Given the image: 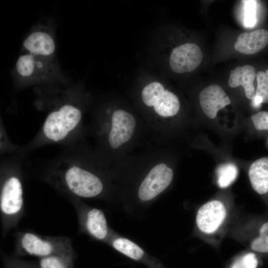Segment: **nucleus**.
Returning <instances> with one entry per match:
<instances>
[{
	"label": "nucleus",
	"instance_id": "nucleus-1",
	"mask_svg": "<svg viewBox=\"0 0 268 268\" xmlns=\"http://www.w3.org/2000/svg\"><path fill=\"white\" fill-rule=\"evenodd\" d=\"M54 255L75 257L71 240L63 236H48L25 231L18 233L14 257L39 258Z\"/></svg>",
	"mask_w": 268,
	"mask_h": 268
},
{
	"label": "nucleus",
	"instance_id": "nucleus-2",
	"mask_svg": "<svg viewBox=\"0 0 268 268\" xmlns=\"http://www.w3.org/2000/svg\"><path fill=\"white\" fill-rule=\"evenodd\" d=\"M23 207L21 183L16 177H9L3 184L0 196L3 234L16 226L22 215Z\"/></svg>",
	"mask_w": 268,
	"mask_h": 268
},
{
	"label": "nucleus",
	"instance_id": "nucleus-3",
	"mask_svg": "<svg viewBox=\"0 0 268 268\" xmlns=\"http://www.w3.org/2000/svg\"><path fill=\"white\" fill-rule=\"evenodd\" d=\"M81 118V113L78 109L65 105L48 116L43 127L44 133L48 138L59 141L77 125Z\"/></svg>",
	"mask_w": 268,
	"mask_h": 268
},
{
	"label": "nucleus",
	"instance_id": "nucleus-4",
	"mask_svg": "<svg viewBox=\"0 0 268 268\" xmlns=\"http://www.w3.org/2000/svg\"><path fill=\"white\" fill-rule=\"evenodd\" d=\"M141 98L146 105L153 106L155 112L162 117L173 116L180 108L177 96L165 90L163 85L158 82H153L145 86L141 92Z\"/></svg>",
	"mask_w": 268,
	"mask_h": 268
},
{
	"label": "nucleus",
	"instance_id": "nucleus-5",
	"mask_svg": "<svg viewBox=\"0 0 268 268\" xmlns=\"http://www.w3.org/2000/svg\"><path fill=\"white\" fill-rule=\"evenodd\" d=\"M65 181L69 190L75 195L82 198H93L100 194L103 185L94 174L73 166L65 174Z\"/></svg>",
	"mask_w": 268,
	"mask_h": 268
},
{
	"label": "nucleus",
	"instance_id": "nucleus-6",
	"mask_svg": "<svg viewBox=\"0 0 268 268\" xmlns=\"http://www.w3.org/2000/svg\"><path fill=\"white\" fill-rule=\"evenodd\" d=\"M173 170L164 163L155 166L141 183L138 192L139 198L149 201L162 192L171 183Z\"/></svg>",
	"mask_w": 268,
	"mask_h": 268
},
{
	"label": "nucleus",
	"instance_id": "nucleus-7",
	"mask_svg": "<svg viewBox=\"0 0 268 268\" xmlns=\"http://www.w3.org/2000/svg\"><path fill=\"white\" fill-rule=\"evenodd\" d=\"M202 51L197 45L188 43L172 49L169 58L171 69L176 73L191 72L202 62Z\"/></svg>",
	"mask_w": 268,
	"mask_h": 268
},
{
	"label": "nucleus",
	"instance_id": "nucleus-8",
	"mask_svg": "<svg viewBox=\"0 0 268 268\" xmlns=\"http://www.w3.org/2000/svg\"><path fill=\"white\" fill-rule=\"evenodd\" d=\"M226 209L224 204L218 200L204 203L199 209L196 223L199 230L207 234L217 231L226 219Z\"/></svg>",
	"mask_w": 268,
	"mask_h": 268
},
{
	"label": "nucleus",
	"instance_id": "nucleus-9",
	"mask_svg": "<svg viewBox=\"0 0 268 268\" xmlns=\"http://www.w3.org/2000/svg\"><path fill=\"white\" fill-rule=\"evenodd\" d=\"M55 61L26 52L20 56L16 63V69L23 78L48 76L53 70Z\"/></svg>",
	"mask_w": 268,
	"mask_h": 268
},
{
	"label": "nucleus",
	"instance_id": "nucleus-10",
	"mask_svg": "<svg viewBox=\"0 0 268 268\" xmlns=\"http://www.w3.org/2000/svg\"><path fill=\"white\" fill-rule=\"evenodd\" d=\"M135 127L134 117L121 109L115 111L112 117V128L109 135L110 145L117 148L131 138Z\"/></svg>",
	"mask_w": 268,
	"mask_h": 268
},
{
	"label": "nucleus",
	"instance_id": "nucleus-11",
	"mask_svg": "<svg viewBox=\"0 0 268 268\" xmlns=\"http://www.w3.org/2000/svg\"><path fill=\"white\" fill-rule=\"evenodd\" d=\"M201 107L210 119H214L219 110L231 103V100L223 89L218 85L206 87L199 94Z\"/></svg>",
	"mask_w": 268,
	"mask_h": 268
},
{
	"label": "nucleus",
	"instance_id": "nucleus-12",
	"mask_svg": "<svg viewBox=\"0 0 268 268\" xmlns=\"http://www.w3.org/2000/svg\"><path fill=\"white\" fill-rule=\"evenodd\" d=\"M26 52L56 61V46L52 37L42 31L29 34L23 43Z\"/></svg>",
	"mask_w": 268,
	"mask_h": 268
},
{
	"label": "nucleus",
	"instance_id": "nucleus-13",
	"mask_svg": "<svg viewBox=\"0 0 268 268\" xmlns=\"http://www.w3.org/2000/svg\"><path fill=\"white\" fill-rule=\"evenodd\" d=\"M268 44V31L260 29L241 33L238 36L234 47L242 54L251 55L260 51Z\"/></svg>",
	"mask_w": 268,
	"mask_h": 268
},
{
	"label": "nucleus",
	"instance_id": "nucleus-14",
	"mask_svg": "<svg viewBox=\"0 0 268 268\" xmlns=\"http://www.w3.org/2000/svg\"><path fill=\"white\" fill-rule=\"evenodd\" d=\"M256 76L255 68L252 66H238L230 71L228 84L232 88L242 86L247 98L253 99L255 95L253 83Z\"/></svg>",
	"mask_w": 268,
	"mask_h": 268
},
{
	"label": "nucleus",
	"instance_id": "nucleus-15",
	"mask_svg": "<svg viewBox=\"0 0 268 268\" xmlns=\"http://www.w3.org/2000/svg\"><path fill=\"white\" fill-rule=\"evenodd\" d=\"M249 178L253 189L258 194L268 193V157L261 158L251 164Z\"/></svg>",
	"mask_w": 268,
	"mask_h": 268
},
{
	"label": "nucleus",
	"instance_id": "nucleus-16",
	"mask_svg": "<svg viewBox=\"0 0 268 268\" xmlns=\"http://www.w3.org/2000/svg\"><path fill=\"white\" fill-rule=\"evenodd\" d=\"M84 224L86 230L94 238L103 240L107 237L108 226L105 215L101 210H89L86 214Z\"/></svg>",
	"mask_w": 268,
	"mask_h": 268
},
{
	"label": "nucleus",
	"instance_id": "nucleus-17",
	"mask_svg": "<svg viewBox=\"0 0 268 268\" xmlns=\"http://www.w3.org/2000/svg\"><path fill=\"white\" fill-rule=\"evenodd\" d=\"M112 246L116 250L134 260L139 261L144 259L142 249L127 239L117 238L113 241Z\"/></svg>",
	"mask_w": 268,
	"mask_h": 268
},
{
	"label": "nucleus",
	"instance_id": "nucleus-18",
	"mask_svg": "<svg viewBox=\"0 0 268 268\" xmlns=\"http://www.w3.org/2000/svg\"><path fill=\"white\" fill-rule=\"evenodd\" d=\"M75 257L54 255L39 258L37 263L39 268H74Z\"/></svg>",
	"mask_w": 268,
	"mask_h": 268
},
{
	"label": "nucleus",
	"instance_id": "nucleus-19",
	"mask_svg": "<svg viewBox=\"0 0 268 268\" xmlns=\"http://www.w3.org/2000/svg\"><path fill=\"white\" fill-rule=\"evenodd\" d=\"M238 172L236 166L231 163H224L219 166L216 170L218 186L221 188L229 186L237 178Z\"/></svg>",
	"mask_w": 268,
	"mask_h": 268
},
{
	"label": "nucleus",
	"instance_id": "nucleus-20",
	"mask_svg": "<svg viewBox=\"0 0 268 268\" xmlns=\"http://www.w3.org/2000/svg\"><path fill=\"white\" fill-rule=\"evenodd\" d=\"M256 78L257 86L253 100L254 105L257 107L262 103H268V69L266 72L259 71Z\"/></svg>",
	"mask_w": 268,
	"mask_h": 268
},
{
	"label": "nucleus",
	"instance_id": "nucleus-21",
	"mask_svg": "<svg viewBox=\"0 0 268 268\" xmlns=\"http://www.w3.org/2000/svg\"><path fill=\"white\" fill-rule=\"evenodd\" d=\"M258 234L252 241L251 249L256 253H268V221L261 225Z\"/></svg>",
	"mask_w": 268,
	"mask_h": 268
},
{
	"label": "nucleus",
	"instance_id": "nucleus-22",
	"mask_svg": "<svg viewBox=\"0 0 268 268\" xmlns=\"http://www.w3.org/2000/svg\"><path fill=\"white\" fill-rule=\"evenodd\" d=\"M259 260L253 252H248L235 258L229 266V268H258Z\"/></svg>",
	"mask_w": 268,
	"mask_h": 268
},
{
	"label": "nucleus",
	"instance_id": "nucleus-23",
	"mask_svg": "<svg viewBox=\"0 0 268 268\" xmlns=\"http://www.w3.org/2000/svg\"><path fill=\"white\" fill-rule=\"evenodd\" d=\"M4 268H39L37 263L25 261L15 257H2Z\"/></svg>",
	"mask_w": 268,
	"mask_h": 268
},
{
	"label": "nucleus",
	"instance_id": "nucleus-24",
	"mask_svg": "<svg viewBox=\"0 0 268 268\" xmlns=\"http://www.w3.org/2000/svg\"><path fill=\"white\" fill-rule=\"evenodd\" d=\"M244 3V24L246 27H252L256 23V1L242 0Z\"/></svg>",
	"mask_w": 268,
	"mask_h": 268
},
{
	"label": "nucleus",
	"instance_id": "nucleus-25",
	"mask_svg": "<svg viewBox=\"0 0 268 268\" xmlns=\"http://www.w3.org/2000/svg\"><path fill=\"white\" fill-rule=\"evenodd\" d=\"M251 119L257 130H268V112H259L253 115Z\"/></svg>",
	"mask_w": 268,
	"mask_h": 268
}]
</instances>
